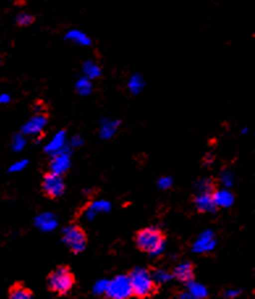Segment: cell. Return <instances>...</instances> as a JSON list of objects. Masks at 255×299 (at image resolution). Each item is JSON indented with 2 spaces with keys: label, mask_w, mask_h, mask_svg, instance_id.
I'll list each match as a JSON object with an SVG mask.
<instances>
[{
  "label": "cell",
  "mask_w": 255,
  "mask_h": 299,
  "mask_svg": "<svg viewBox=\"0 0 255 299\" xmlns=\"http://www.w3.org/2000/svg\"><path fill=\"white\" fill-rule=\"evenodd\" d=\"M105 298L106 299H131L132 298V292L129 286L128 278L126 273L125 275L116 276L112 281L109 282L105 288Z\"/></svg>",
  "instance_id": "obj_7"
},
{
  "label": "cell",
  "mask_w": 255,
  "mask_h": 299,
  "mask_svg": "<svg viewBox=\"0 0 255 299\" xmlns=\"http://www.w3.org/2000/svg\"><path fill=\"white\" fill-rule=\"evenodd\" d=\"M91 88H92L91 81H89V79L88 78H83L77 81V91L80 92V93H83V95L89 93V92H91Z\"/></svg>",
  "instance_id": "obj_14"
},
{
  "label": "cell",
  "mask_w": 255,
  "mask_h": 299,
  "mask_svg": "<svg viewBox=\"0 0 255 299\" xmlns=\"http://www.w3.org/2000/svg\"><path fill=\"white\" fill-rule=\"evenodd\" d=\"M171 276L183 285L191 284L195 281V264L191 261H183L171 269Z\"/></svg>",
  "instance_id": "obj_8"
},
{
  "label": "cell",
  "mask_w": 255,
  "mask_h": 299,
  "mask_svg": "<svg viewBox=\"0 0 255 299\" xmlns=\"http://www.w3.org/2000/svg\"><path fill=\"white\" fill-rule=\"evenodd\" d=\"M64 38H66L67 41H71V42H74L80 46L92 45L91 37H88L83 30H79V29H72L70 32H67V34L64 35Z\"/></svg>",
  "instance_id": "obj_10"
},
{
  "label": "cell",
  "mask_w": 255,
  "mask_h": 299,
  "mask_svg": "<svg viewBox=\"0 0 255 299\" xmlns=\"http://www.w3.org/2000/svg\"><path fill=\"white\" fill-rule=\"evenodd\" d=\"M219 198V184L213 177H207L198 185L195 193L191 196V201L195 210L199 214H215L220 209L217 202Z\"/></svg>",
  "instance_id": "obj_2"
},
{
  "label": "cell",
  "mask_w": 255,
  "mask_h": 299,
  "mask_svg": "<svg viewBox=\"0 0 255 299\" xmlns=\"http://www.w3.org/2000/svg\"><path fill=\"white\" fill-rule=\"evenodd\" d=\"M83 71H84L85 76L88 79H95L98 78L100 75H101V68L100 66L95 63V62H92V60H88L85 62L84 66H83Z\"/></svg>",
  "instance_id": "obj_11"
},
{
  "label": "cell",
  "mask_w": 255,
  "mask_h": 299,
  "mask_svg": "<svg viewBox=\"0 0 255 299\" xmlns=\"http://www.w3.org/2000/svg\"><path fill=\"white\" fill-rule=\"evenodd\" d=\"M76 276L70 265H56L49 275L46 276V288L50 293L58 297L68 296L76 286Z\"/></svg>",
  "instance_id": "obj_4"
},
{
  "label": "cell",
  "mask_w": 255,
  "mask_h": 299,
  "mask_svg": "<svg viewBox=\"0 0 255 299\" xmlns=\"http://www.w3.org/2000/svg\"><path fill=\"white\" fill-rule=\"evenodd\" d=\"M132 240L136 250L140 251L141 254L157 255L164 250L168 240V234L162 229L148 226L135 231Z\"/></svg>",
  "instance_id": "obj_3"
},
{
  "label": "cell",
  "mask_w": 255,
  "mask_h": 299,
  "mask_svg": "<svg viewBox=\"0 0 255 299\" xmlns=\"http://www.w3.org/2000/svg\"><path fill=\"white\" fill-rule=\"evenodd\" d=\"M9 101V96L8 95H0V104H4V102Z\"/></svg>",
  "instance_id": "obj_16"
},
{
  "label": "cell",
  "mask_w": 255,
  "mask_h": 299,
  "mask_svg": "<svg viewBox=\"0 0 255 299\" xmlns=\"http://www.w3.org/2000/svg\"><path fill=\"white\" fill-rule=\"evenodd\" d=\"M126 276L131 286L132 298L152 299L160 293V284L147 268H132L126 272Z\"/></svg>",
  "instance_id": "obj_1"
},
{
  "label": "cell",
  "mask_w": 255,
  "mask_h": 299,
  "mask_svg": "<svg viewBox=\"0 0 255 299\" xmlns=\"http://www.w3.org/2000/svg\"><path fill=\"white\" fill-rule=\"evenodd\" d=\"M45 123H46V118H43V117L41 116H37L34 117V118H33L26 126H25L24 130L28 131V133H35V131L41 130Z\"/></svg>",
  "instance_id": "obj_12"
},
{
  "label": "cell",
  "mask_w": 255,
  "mask_h": 299,
  "mask_svg": "<svg viewBox=\"0 0 255 299\" xmlns=\"http://www.w3.org/2000/svg\"><path fill=\"white\" fill-rule=\"evenodd\" d=\"M62 240L66 244L71 254L80 255L85 251L88 246V233L85 231L80 225L72 223V225L67 226L66 229L62 233Z\"/></svg>",
  "instance_id": "obj_5"
},
{
  "label": "cell",
  "mask_w": 255,
  "mask_h": 299,
  "mask_svg": "<svg viewBox=\"0 0 255 299\" xmlns=\"http://www.w3.org/2000/svg\"><path fill=\"white\" fill-rule=\"evenodd\" d=\"M9 299H34V293L22 281H16L8 289Z\"/></svg>",
  "instance_id": "obj_9"
},
{
  "label": "cell",
  "mask_w": 255,
  "mask_h": 299,
  "mask_svg": "<svg viewBox=\"0 0 255 299\" xmlns=\"http://www.w3.org/2000/svg\"><path fill=\"white\" fill-rule=\"evenodd\" d=\"M34 16L30 13H26V12H22V13H18L17 17H16V24L21 28H26L29 25H32L34 22Z\"/></svg>",
  "instance_id": "obj_13"
},
{
  "label": "cell",
  "mask_w": 255,
  "mask_h": 299,
  "mask_svg": "<svg viewBox=\"0 0 255 299\" xmlns=\"http://www.w3.org/2000/svg\"><path fill=\"white\" fill-rule=\"evenodd\" d=\"M66 181L60 173L55 171H47L43 173L41 180V192L43 197L50 201H58L66 193Z\"/></svg>",
  "instance_id": "obj_6"
},
{
  "label": "cell",
  "mask_w": 255,
  "mask_h": 299,
  "mask_svg": "<svg viewBox=\"0 0 255 299\" xmlns=\"http://www.w3.org/2000/svg\"><path fill=\"white\" fill-rule=\"evenodd\" d=\"M141 84H143V80H141V78H140L139 75H135V76H132L131 80H129V88L135 92H137L141 88Z\"/></svg>",
  "instance_id": "obj_15"
}]
</instances>
